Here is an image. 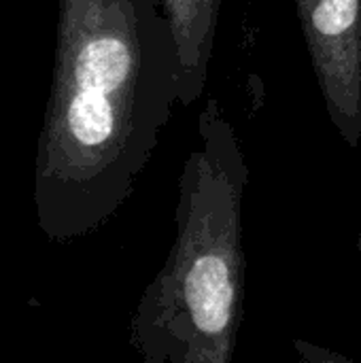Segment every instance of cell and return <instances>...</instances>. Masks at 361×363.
<instances>
[{"mask_svg": "<svg viewBox=\"0 0 361 363\" xmlns=\"http://www.w3.org/2000/svg\"><path fill=\"white\" fill-rule=\"evenodd\" d=\"M181 60L160 0H60L34 208L55 242L111 221L179 102Z\"/></svg>", "mask_w": 361, "mask_h": 363, "instance_id": "cell-1", "label": "cell"}, {"mask_svg": "<svg viewBox=\"0 0 361 363\" xmlns=\"http://www.w3.org/2000/svg\"><path fill=\"white\" fill-rule=\"evenodd\" d=\"M240 136L211 98L179 179L174 240L130 319L136 363H234L245 319Z\"/></svg>", "mask_w": 361, "mask_h": 363, "instance_id": "cell-2", "label": "cell"}, {"mask_svg": "<svg viewBox=\"0 0 361 363\" xmlns=\"http://www.w3.org/2000/svg\"><path fill=\"white\" fill-rule=\"evenodd\" d=\"M309 60L340 138L361 143V0H294Z\"/></svg>", "mask_w": 361, "mask_h": 363, "instance_id": "cell-3", "label": "cell"}, {"mask_svg": "<svg viewBox=\"0 0 361 363\" xmlns=\"http://www.w3.org/2000/svg\"><path fill=\"white\" fill-rule=\"evenodd\" d=\"M177 38L181 74L179 104L185 108L204 94L223 0H160Z\"/></svg>", "mask_w": 361, "mask_h": 363, "instance_id": "cell-4", "label": "cell"}, {"mask_svg": "<svg viewBox=\"0 0 361 363\" xmlns=\"http://www.w3.org/2000/svg\"><path fill=\"white\" fill-rule=\"evenodd\" d=\"M294 353H296L294 363H360L345 353H338L330 347H321L302 338L294 340Z\"/></svg>", "mask_w": 361, "mask_h": 363, "instance_id": "cell-5", "label": "cell"}, {"mask_svg": "<svg viewBox=\"0 0 361 363\" xmlns=\"http://www.w3.org/2000/svg\"><path fill=\"white\" fill-rule=\"evenodd\" d=\"M355 247H357V253L361 255V230H360V234H357V242H355Z\"/></svg>", "mask_w": 361, "mask_h": 363, "instance_id": "cell-6", "label": "cell"}]
</instances>
